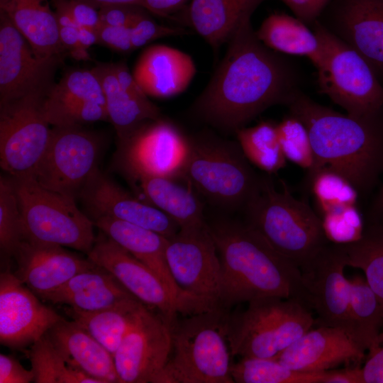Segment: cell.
<instances>
[{
  "instance_id": "obj_5",
  "label": "cell",
  "mask_w": 383,
  "mask_h": 383,
  "mask_svg": "<svg viewBox=\"0 0 383 383\" xmlns=\"http://www.w3.org/2000/svg\"><path fill=\"white\" fill-rule=\"evenodd\" d=\"M226 311L179 316L171 325L172 351L155 383H233Z\"/></svg>"
},
{
  "instance_id": "obj_47",
  "label": "cell",
  "mask_w": 383,
  "mask_h": 383,
  "mask_svg": "<svg viewBox=\"0 0 383 383\" xmlns=\"http://www.w3.org/2000/svg\"><path fill=\"white\" fill-rule=\"evenodd\" d=\"M32 369L26 370L15 357L0 354V383L34 382Z\"/></svg>"
},
{
  "instance_id": "obj_33",
  "label": "cell",
  "mask_w": 383,
  "mask_h": 383,
  "mask_svg": "<svg viewBox=\"0 0 383 383\" xmlns=\"http://www.w3.org/2000/svg\"><path fill=\"white\" fill-rule=\"evenodd\" d=\"M336 245L347 266L364 272L379 301L383 317V223L370 221L360 239Z\"/></svg>"
},
{
  "instance_id": "obj_1",
  "label": "cell",
  "mask_w": 383,
  "mask_h": 383,
  "mask_svg": "<svg viewBox=\"0 0 383 383\" xmlns=\"http://www.w3.org/2000/svg\"><path fill=\"white\" fill-rule=\"evenodd\" d=\"M227 45L191 111L213 127L235 133L267 108L287 105L299 90L292 66L257 38L251 20L241 25Z\"/></svg>"
},
{
  "instance_id": "obj_7",
  "label": "cell",
  "mask_w": 383,
  "mask_h": 383,
  "mask_svg": "<svg viewBox=\"0 0 383 383\" xmlns=\"http://www.w3.org/2000/svg\"><path fill=\"white\" fill-rule=\"evenodd\" d=\"M190 141L182 179L212 204L243 209L257 191L260 177L238 143L207 135Z\"/></svg>"
},
{
  "instance_id": "obj_24",
  "label": "cell",
  "mask_w": 383,
  "mask_h": 383,
  "mask_svg": "<svg viewBox=\"0 0 383 383\" xmlns=\"http://www.w3.org/2000/svg\"><path fill=\"white\" fill-rule=\"evenodd\" d=\"M91 219L100 231L151 269L175 294L210 304L182 291L175 282L166 259L167 238L153 231L110 217L96 216Z\"/></svg>"
},
{
  "instance_id": "obj_42",
  "label": "cell",
  "mask_w": 383,
  "mask_h": 383,
  "mask_svg": "<svg viewBox=\"0 0 383 383\" xmlns=\"http://www.w3.org/2000/svg\"><path fill=\"white\" fill-rule=\"evenodd\" d=\"M323 228L332 243L345 244L360 239L364 225L355 205H349L321 215Z\"/></svg>"
},
{
  "instance_id": "obj_25",
  "label": "cell",
  "mask_w": 383,
  "mask_h": 383,
  "mask_svg": "<svg viewBox=\"0 0 383 383\" xmlns=\"http://www.w3.org/2000/svg\"><path fill=\"white\" fill-rule=\"evenodd\" d=\"M133 297L111 273L95 264L75 274L43 299L84 312H94Z\"/></svg>"
},
{
  "instance_id": "obj_48",
  "label": "cell",
  "mask_w": 383,
  "mask_h": 383,
  "mask_svg": "<svg viewBox=\"0 0 383 383\" xmlns=\"http://www.w3.org/2000/svg\"><path fill=\"white\" fill-rule=\"evenodd\" d=\"M306 24L318 21L332 0H280Z\"/></svg>"
},
{
  "instance_id": "obj_38",
  "label": "cell",
  "mask_w": 383,
  "mask_h": 383,
  "mask_svg": "<svg viewBox=\"0 0 383 383\" xmlns=\"http://www.w3.org/2000/svg\"><path fill=\"white\" fill-rule=\"evenodd\" d=\"M81 101H96L106 105L101 80L94 68L67 72L49 89L43 106L52 108Z\"/></svg>"
},
{
  "instance_id": "obj_6",
  "label": "cell",
  "mask_w": 383,
  "mask_h": 383,
  "mask_svg": "<svg viewBox=\"0 0 383 383\" xmlns=\"http://www.w3.org/2000/svg\"><path fill=\"white\" fill-rule=\"evenodd\" d=\"M314 324L311 312L303 303L267 296L227 315L226 337L232 357L276 358Z\"/></svg>"
},
{
  "instance_id": "obj_35",
  "label": "cell",
  "mask_w": 383,
  "mask_h": 383,
  "mask_svg": "<svg viewBox=\"0 0 383 383\" xmlns=\"http://www.w3.org/2000/svg\"><path fill=\"white\" fill-rule=\"evenodd\" d=\"M277 125L262 121L235 131L238 145L248 160L269 174L276 173L286 165Z\"/></svg>"
},
{
  "instance_id": "obj_39",
  "label": "cell",
  "mask_w": 383,
  "mask_h": 383,
  "mask_svg": "<svg viewBox=\"0 0 383 383\" xmlns=\"http://www.w3.org/2000/svg\"><path fill=\"white\" fill-rule=\"evenodd\" d=\"M308 177L321 215L356 204L358 192L349 180L339 173L322 168Z\"/></svg>"
},
{
  "instance_id": "obj_26",
  "label": "cell",
  "mask_w": 383,
  "mask_h": 383,
  "mask_svg": "<svg viewBox=\"0 0 383 383\" xmlns=\"http://www.w3.org/2000/svg\"><path fill=\"white\" fill-rule=\"evenodd\" d=\"M46 335L72 365L101 383H119L113 355L76 321L63 318Z\"/></svg>"
},
{
  "instance_id": "obj_19",
  "label": "cell",
  "mask_w": 383,
  "mask_h": 383,
  "mask_svg": "<svg viewBox=\"0 0 383 383\" xmlns=\"http://www.w3.org/2000/svg\"><path fill=\"white\" fill-rule=\"evenodd\" d=\"M78 197L90 218L110 217L153 231L167 238L180 228L169 216L134 196L99 168L90 176Z\"/></svg>"
},
{
  "instance_id": "obj_46",
  "label": "cell",
  "mask_w": 383,
  "mask_h": 383,
  "mask_svg": "<svg viewBox=\"0 0 383 383\" xmlns=\"http://www.w3.org/2000/svg\"><path fill=\"white\" fill-rule=\"evenodd\" d=\"M96 31L99 43L119 52L128 53L133 51L128 27L100 25Z\"/></svg>"
},
{
  "instance_id": "obj_55",
  "label": "cell",
  "mask_w": 383,
  "mask_h": 383,
  "mask_svg": "<svg viewBox=\"0 0 383 383\" xmlns=\"http://www.w3.org/2000/svg\"><path fill=\"white\" fill-rule=\"evenodd\" d=\"M370 221L383 223V186L377 193L370 210Z\"/></svg>"
},
{
  "instance_id": "obj_51",
  "label": "cell",
  "mask_w": 383,
  "mask_h": 383,
  "mask_svg": "<svg viewBox=\"0 0 383 383\" xmlns=\"http://www.w3.org/2000/svg\"><path fill=\"white\" fill-rule=\"evenodd\" d=\"M191 0H144L148 11L155 16L169 18L184 10Z\"/></svg>"
},
{
  "instance_id": "obj_40",
  "label": "cell",
  "mask_w": 383,
  "mask_h": 383,
  "mask_svg": "<svg viewBox=\"0 0 383 383\" xmlns=\"http://www.w3.org/2000/svg\"><path fill=\"white\" fill-rule=\"evenodd\" d=\"M24 240L23 218L13 179L0 177V248L1 254L13 257Z\"/></svg>"
},
{
  "instance_id": "obj_15",
  "label": "cell",
  "mask_w": 383,
  "mask_h": 383,
  "mask_svg": "<svg viewBox=\"0 0 383 383\" xmlns=\"http://www.w3.org/2000/svg\"><path fill=\"white\" fill-rule=\"evenodd\" d=\"M171 351L170 325L144 305L113 355L119 383H155Z\"/></svg>"
},
{
  "instance_id": "obj_53",
  "label": "cell",
  "mask_w": 383,
  "mask_h": 383,
  "mask_svg": "<svg viewBox=\"0 0 383 383\" xmlns=\"http://www.w3.org/2000/svg\"><path fill=\"white\" fill-rule=\"evenodd\" d=\"M77 1L86 3L98 10L102 7L110 6V5H115V4L135 5V6H142L148 9L144 0H77Z\"/></svg>"
},
{
  "instance_id": "obj_34",
  "label": "cell",
  "mask_w": 383,
  "mask_h": 383,
  "mask_svg": "<svg viewBox=\"0 0 383 383\" xmlns=\"http://www.w3.org/2000/svg\"><path fill=\"white\" fill-rule=\"evenodd\" d=\"M350 282V315L353 339L369 353L378 347L383 317L379 301L365 278L355 276Z\"/></svg>"
},
{
  "instance_id": "obj_4",
  "label": "cell",
  "mask_w": 383,
  "mask_h": 383,
  "mask_svg": "<svg viewBox=\"0 0 383 383\" xmlns=\"http://www.w3.org/2000/svg\"><path fill=\"white\" fill-rule=\"evenodd\" d=\"M243 210L245 222L300 270L330 244L320 216L294 197L283 181L277 189L269 175L260 177Z\"/></svg>"
},
{
  "instance_id": "obj_23",
  "label": "cell",
  "mask_w": 383,
  "mask_h": 383,
  "mask_svg": "<svg viewBox=\"0 0 383 383\" xmlns=\"http://www.w3.org/2000/svg\"><path fill=\"white\" fill-rule=\"evenodd\" d=\"M196 72V65L189 55L157 44L142 52L132 74L148 96L165 99L184 91Z\"/></svg>"
},
{
  "instance_id": "obj_21",
  "label": "cell",
  "mask_w": 383,
  "mask_h": 383,
  "mask_svg": "<svg viewBox=\"0 0 383 383\" xmlns=\"http://www.w3.org/2000/svg\"><path fill=\"white\" fill-rule=\"evenodd\" d=\"M13 274L40 298L55 291L95 263L65 247L23 240L13 256Z\"/></svg>"
},
{
  "instance_id": "obj_29",
  "label": "cell",
  "mask_w": 383,
  "mask_h": 383,
  "mask_svg": "<svg viewBox=\"0 0 383 383\" xmlns=\"http://www.w3.org/2000/svg\"><path fill=\"white\" fill-rule=\"evenodd\" d=\"M94 70L102 85L109 121L118 141L123 140L143 123L161 117L160 109L147 95H138L122 88L111 63H99Z\"/></svg>"
},
{
  "instance_id": "obj_37",
  "label": "cell",
  "mask_w": 383,
  "mask_h": 383,
  "mask_svg": "<svg viewBox=\"0 0 383 383\" xmlns=\"http://www.w3.org/2000/svg\"><path fill=\"white\" fill-rule=\"evenodd\" d=\"M324 372L293 370L275 358H240L231 367L237 383H321Z\"/></svg>"
},
{
  "instance_id": "obj_10",
  "label": "cell",
  "mask_w": 383,
  "mask_h": 383,
  "mask_svg": "<svg viewBox=\"0 0 383 383\" xmlns=\"http://www.w3.org/2000/svg\"><path fill=\"white\" fill-rule=\"evenodd\" d=\"M87 257L106 269L136 299L171 325L179 316L216 310L210 304L172 292L148 266L101 231Z\"/></svg>"
},
{
  "instance_id": "obj_9",
  "label": "cell",
  "mask_w": 383,
  "mask_h": 383,
  "mask_svg": "<svg viewBox=\"0 0 383 383\" xmlns=\"http://www.w3.org/2000/svg\"><path fill=\"white\" fill-rule=\"evenodd\" d=\"M312 26L326 53L325 68L318 74L321 92L350 116L360 118L382 116L383 87L374 69L318 20Z\"/></svg>"
},
{
  "instance_id": "obj_30",
  "label": "cell",
  "mask_w": 383,
  "mask_h": 383,
  "mask_svg": "<svg viewBox=\"0 0 383 383\" xmlns=\"http://www.w3.org/2000/svg\"><path fill=\"white\" fill-rule=\"evenodd\" d=\"M257 38L270 49L288 55L307 57L318 74L326 65L323 45L305 23L283 13L267 16L255 31Z\"/></svg>"
},
{
  "instance_id": "obj_22",
  "label": "cell",
  "mask_w": 383,
  "mask_h": 383,
  "mask_svg": "<svg viewBox=\"0 0 383 383\" xmlns=\"http://www.w3.org/2000/svg\"><path fill=\"white\" fill-rule=\"evenodd\" d=\"M365 350L343 329L318 326L311 328L275 359L304 372H321L343 363L360 362Z\"/></svg>"
},
{
  "instance_id": "obj_54",
  "label": "cell",
  "mask_w": 383,
  "mask_h": 383,
  "mask_svg": "<svg viewBox=\"0 0 383 383\" xmlns=\"http://www.w3.org/2000/svg\"><path fill=\"white\" fill-rule=\"evenodd\" d=\"M79 39L81 45L87 50L91 45L99 43V38L96 29L79 27Z\"/></svg>"
},
{
  "instance_id": "obj_14",
  "label": "cell",
  "mask_w": 383,
  "mask_h": 383,
  "mask_svg": "<svg viewBox=\"0 0 383 383\" xmlns=\"http://www.w3.org/2000/svg\"><path fill=\"white\" fill-rule=\"evenodd\" d=\"M166 259L172 276L182 291L221 309V262L206 221L201 226L179 228L168 238Z\"/></svg>"
},
{
  "instance_id": "obj_13",
  "label": "cell",
  "mask_w": 383,
  "mask_h": 383,
  "mask_svg": "<svg viewBox=\"0 0 383 383\" xmlns=\"http://www.w3.org/2000/svg\"><path fill=\"white\" fill-rule=\"evenodd\" d=\"M99 137L82 126H53L33 178L42 187L76 199L98 168Z\"/></svg>"
},
{
  "instance_id": "obj_36",
  "label": "cell",
  "mask_w": 383,
  "mask_h": 383,
  "mask_svg": "<svg viewBox=\"0 0 383 383\" xmlns=\"http://www.w3.org/2000/svg\"><path fill=\"white\" fill-rule=\"evenodd\" d=\"M28 357L35 383H101L72 365L46 333L30 346Z\"/></svg>"
},
{
  "instance_id": "obj_2",
  "label": "cell",
  "mask_w": 383,
  "mask_h": 383,
  "mask_svg": "<svg viewBox=\"0 0 383 383\" xmlns=\"http://www.w3.org/2000/svg\"><path fill=\"white\" fill-rule=\"evenodd\" d=\"M221 262L219 306L267 297L297 300L311 309L300 268L245 221L206 222Z\"/></svg>"
},
{
  "instance_id": "obj_45",
  "label": "cell",
  "mask_w": 383,
  "mask_h": 383,
  "mask_svg": "<svg viewBox=\"0 0 383 383\" xmlns=\"http://www.w3.org/2000/svg\"><path fill=\"white\" fill-rule=\"evenodd\" d=\"M144 9H146L126 4H115L102 7L99 9L101 25L129 28L134 19Z\"/></svg>"
},
{
  "instance_id": "obj_18",
  "label": "cell",
  "mask_w": 383,
  "mask_h": 383,
  "mask_svg": "<svg viewBox=\"0 0 383 383\" xmlns=\"http://www.w3.org/2000/svg\"><path fill=\"white\" fill-rule=\"evenodd\" d=\"M62 61L38 58L24 36L0 11V104L50 89Z\"/></svg>"
},
{
  "instance_id": "obj_41",
  "label": "cell",
  "mask_w": 383,
  "mask_h": 383,
  "mask_svg": "<svg viewBox=\"0 0 383 383\" xmlns=\"http://www.w3.org/2000/svg\"><path fill=\"white\" fill-rule=\"evenodd\" d=\"M282 150L287 160L311 174L315 167V157L309 132L304 124L290 115L277 125Z\"/></svg>"
},
{
  "instance_id": "obj_43",
  "label": "cell",
  "mask_w": 383,
  "mask_h": 383,
  "mask_svg": "<svg viewBox=\"0 0 383 383\" xmlns=\"http://www.w3.org/2000/svg\"><path fill=\"white\" fill-rule=\"evenodd\" d=\"M151 15L152 14L148 10L144 9L129 26L133 50L159 38L189 33L182 27L159 24L151 17Z\"/></svg>"
},
{
  "instance_id": "obj_32",
  "label": "cell",
  "mask_w": 383,
  "mask_h": 383,
  "mask_svg": "<svg viewBox=\"0 0 383 383\" xmlns=\"http://www.w3.org/2000/svg\"><path fill=\"white\" fill-rule=\"evenodd\" d=\"M143 306L133 297L97 311L84 312L70 307L65 311L72 320L84 328L113 356Z\"/></svg>"
},
{
  "instance_id": "obj_49",
  "label": "cell",
  "mask_w": 383,
  "mask_h": 383,
  "mask_svg": "<svg viewBox=\"0 0 383 383\" xmlns=\"http://www.w3.org/2000/svg\"><path fill=\"white\" fill-rule=\"evenodd\" d=\"M363 383H383V332L379 333L378 347L362 367Z\"/></svg>"
},
{
  "instance_id": "obj_12",
  "label": "cell",
  "mask_w": 383,
  "mask_h": 383,
  "mask_svg": "<svg viewBox=\"0 0 383 383\" xmlns=\"http://www.w3.org/2000/svg\"><path fill=\"white\" fill-rule=\"evenodd\" d=\"M118 143L116 162L133 182L150 177L183 179L191 141L168 120L147 121Z\"/></svg>"
},
{
  "instance_id": "obj_27",
  "label": "cell",
  "mask_w": 383,
  "mask_h": 383,
  "mask_svg": "<svg viewBox=\"0 0 383 383\" xmlns=\"http://www.w3.org/2000/svg\"><path fill=\"white\" fill-rule=\"evenodd\" d=\"M266 0H191L185 21L214 50L227 44L235 32Z\"/></svg>"
},
{
  "instance_id": "obj_20",
  "label": "cell",
  "mask_w": 383,
  "mask_h": 383,
  "mask_svg": "<svg viewBox=\"0 0 383 383\" xmlns=\"http://www.w3.org/2000/svg\"><path fill=\"white\" fill-rule=\"evenodd\" d=\"M322 14L327 29L383 73V0H332Z\"/></svg>"
},
{
  "instance_id": "obj_28",
  "label": "cell",
  "mask_w": 383,
  "mask_h": 383,
  "mask_svg": "<svg viewBox=\"0 0 383 383\" xmlns=\"http://www.w3.org/2000/svg\"><path fill=\"white\" fill-rule=\"evenodd\" d=\"M3 12L41 60L64 59L55 11L48 0H0Z\"/></svg>"
},
{
  "instance_id": "obj_3",
  "label": "cell",
  "mask_w": 383,
  "mask_h": 383,
  "mask_svg": "<svg viewBox=\"0 0 383 383\" xmlns=\"http://www.w3.org/2000/svg\"><path fill=\"white\" fill-rule=\"evenodd\" d=\"M287 106L306 126L315 167L345 177L358 193L369 191L383 172V116L360 118L317 104L298 91Z\"/></svg>"
},
{
  "instance_id": "obj_50",
  "label": "cell",
  "mask_w": 383,
  "mask_h": 383,
  "mask_svg": "<svg viewBox=\"0 0 383 383\" xmlns=\"http://www.w3.org/2000/svg\"><path fill=\"white\" fill-rule=\"evenodd\" d=\"M79 28L73 26L59 27L60 42L67 53L70 54L75 60H89V55L87 50L84 49L79 42Z\"/></svg>"
},
{
  "instance_id": "obj_17",
  "label": "cell",
  "mask_w": 383,
  "mask_h": 383,
  "mask_svg": "<svg viewBox=\"0 0 383 383\" xmlns=\"http://www.w3.org/2000/svg\"><path fill=\"white\" fill-rule=\"evenodd\" d=\"M13 272L0 275V343L11 349L31 346L63 318L43 304Z\"/></svg>"
},
{
  "instance_id": "obj_44",
  "label": "cell",
  "mask_w": 383,
  "mask_h": 383,
  "mask_svg": "<svg viewBox=\"0 0 383 383\" xmlns=\"http://www.w3.org/2000/svg\"><path fill=\"white\" fill-rule=\"evenodd\" d=\"M55 10L68 14L79 27L97 29L100 25L99 10L77 0H52Z\"/></svg>"
},
{
  "instance_id": "obj_16",
  "label": "cell",
  "mask_w": 383,
  "mask_h": 383,
  "mask_svg": "<svg viewBox=\"0 0 383 383\" xmlns=\"http://www.w3.org/2000/svg\"><path fill=\"white\" fill-rule=\"evenodd\" d=\"M346 266L341 251L332 243L301 272L310 307L318 316L315 324L342 328L353 338L350 282L344 275Z\"/></svg>"
},
{
  "instance_id": "obj_31",
  "label": "cell",
  "mask_w": 383,
  "mask_h": 383,
  "mask_svg": "<svg viewBox=\"0 0 383 383\" xmlns=\"http://www.w3.org/2000/svg\"><path fill=\"white\" fill-rule=\"evenodd\" d=\"M145 201L172 218L182 228L206 223L203 205L192 186L179 184L178 179L150 177L133 182Z\"/></svg>"
},
{
  "instance_id": "obj_11",
  "label": "cell",
  "mask_w": 383,
  "mask_h": 383,
  "mask_svg": "<svg viewBox=\"0 0 383 383\" xmlns=\"http://www.w3.org/2000/svg\"><path fill=\"white\" fill-rule=\"evenodd\" d=\"M49 89L0 104V165L13 179L33 177L52 128L43 103Z\"/></svg>"
},
{
  "instance_id": "obj_52",
  "label": "cell",
  "mask_w": 383,
  "mask_h": 383,
  "mask_svg": "<svg viewBox=\"0 0 383 383\" xmlns=\"http://www.w3.org/2000/svg\"><path fill=\"white\" fill-rule=\"evenodd\" d=\"M321 383H363L362 367L358 365L324 372Z\"/></svg>"
},
{
  "instance_id": "obj_8",
  "label": "cell",
  "mask_w": 383,
  "mask_h": 383,
  "mask_svg": "<svg viewBox=\"0 0 383 383\" xmlns=\"http://www.w3.org/2000/svg\"><path fill=\"white\" fill-rule=\"evenodd\" d=\"M13 181L22 214L24 240L89 253L96 238L95 226L78 209L75 199L43 187L33 177Z\"/></svg>"
}]
</instances>
